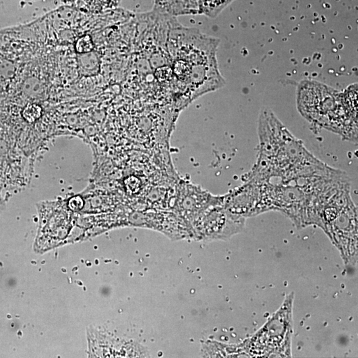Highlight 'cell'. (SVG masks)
I'll return each mask as SVG.
<instances>
[{
  "mask_svg": "<svg viewBox=\"0 0 358 358\" xmlns=\"http://www.w3.org/2000/svg\"><path fill=\"white\" fill-rule=\"evenodd\" d=\"M174 208L180 216L191 223L210 207L222 205L223 196H214L190 182L181 181L177 190Z\"/></svg>",
  "mask_w": 358,
  "mask_h": 358,
  "instance_id": "cell-4",
  "label": "cell"
},
{
  "mask_svg": "<svg viewBox=\"0 0 358 358\" xmlns=\"http://www.w3.org/2000/svg\"><path fill=\"white\" fill-rule=\"evenodd\" d=\"M260 152L248 180L277 178L288 181L329 168L291 135L270 109L261 111L258 126Z\"/></svg>",
  "mask_w": 358,
  "mask_h": 358,
  "instance_id": "cell-1",
  "label": "cell"
},
{
  "mask_svg": "<svg viewBox=\"0 0 358 358\" xmlns=\"http://www.w3.org/2000/svg\"><path fill=\"white\" fill-rule=\"evenodd\" d=\"M234 0H198L200 13L210 18H216L226 6Z\"/></svg>",
  "mask_w": 358,
  "mask_h": 358,
  "instance_id": "cell-5",
  "label": "cell"
},
{
  "mask_svg": "<svg viewBox=\"0 0 358 358\" xmlns=\"http://www.w3.org/2000/svg\"><path fill=\"white\" fill-rule=\"evenodd\" d=\"M168 37L172 69L182 86L199 96L225 85L217 61L219 39L179 26L171 28Z\"/></svg>",
  "mask_w": 358,
  "mask_h": 358,
  "instance_id": "cell-2",
  "label": "cell"
},
{
  "mask_svg": "<svg viewBox=\"0 0 358 358\" xmlns=\"http://www.w3.org/2000/svg\"><path fill=\"white\" fill-rule=\"evenodd\" d=\"M245 218L231 214L222 205L210 207L191 223L196 236L201 240H224L239 233Z\"/></svg>",
  "mask_w": 358,
  "mask_h": 358,
  "instance_id": "cell-3",
  "label": "cell"
},
{
  "mask_svg": "<svg viewBox=\"0 0 358 358\" xmlns=\"http://www.w3.org/2000/svg\"><path fill=\"white\" fill-rule=\"evenodd\" d=\"M42 114V108L37 103H30L24 107L22 111L23 117L29 123H34L40 118Z\"/></svg>",
  "mask_w": 358,
  "mask_h": 358,
  "instance_id": "cell-6",
  "label": "cell"
}]
</instances>
